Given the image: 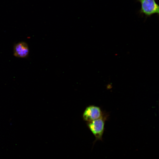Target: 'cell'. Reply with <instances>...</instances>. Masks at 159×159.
<instances>
[{
	"label": "cell",
	"mask_w": 159,
	"mask_h": 159,
	"mask_svg": "<svg viewBox=\"0 0 159 159\" xmlns=\"http://www.w3.org/2000/svg\"><path fill=\"white\" fill-rule=\"evenodd\" d=\"M108 116L107 113L103 112L102 115L99 118L90 122H86L87 126L95 138L93 143V146L97 141H103L105 122Z\"/></svg>",
	"instance_id": "cell-1"
},
{
	"label": "cell",
	"mask_w": 159,
	"mask_h": 159,
	"mask_svg": "<svg viewBox=\"0 0 159 159\" xmlns=\"http://www.w3.org/2000/svg\"><path fill=\"white\" fill-rule=\"evenodd\" d=\"M141 4L139 12L140 14H144L146 17L157 14H159V6L155 0H137Z\"/></svg>",
	"instance_id": "cell-2"
},
{
	"label": "cell",
	"mask_w": 159,
	"mask_h": 159,
	"mask_svg": "<svg viewBox=\"0 0 159 159\" xmlns=\"http://www.w3.org/2000/svg\"><path fill=\"white\" fill-rule=\"evenodd\" d=\"M103 113L100 107L94 105H89L84 110L82 118L86 122H90L100 117Z\"/></svg>",
	"instance_id": "cell-3"
},
{
	"label": "cell",
	"mask_w": 159,
	"mask_h": 159,
	"mask_svg": "<svg viewBox=\"0 0 159 159\" xmlns=\"http://www.w3.org/2000/svg\"><path fill=\"white\" fill-rule=\"evenodd\" d=\"M14 54L19 58H24L27 56L29 49L27 44L24 42H20L15 44L14 48Z\"/></svg>",
	"instance_id": "cell-4"
}]
</instances>
